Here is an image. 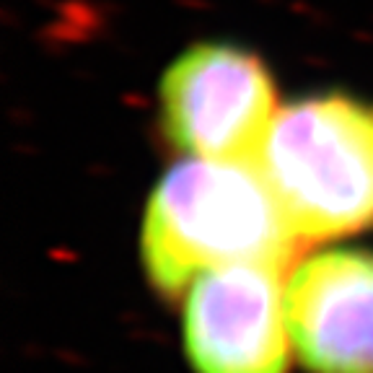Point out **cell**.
<instances>
[{
	"mask_svg": "<svg viewBox=\"0 0 373 373\" xmlns=\"http://www.w3.org/2000/svg\"><path fill=\"white\" fill-rule=\"evenodd\" d=\"M298 246L255 163L186 158L148 197L140 249L151 285L166 296L231 264L290 270Z\"/></svg>",
	"mask_w": 373,
	"mask_h": 373,
	"instance_id": "cell-1",
	"label": "cell"
},
{
	"mask_svg": "<svg viewBox=\"0 0 373 373\" xmlns=\"http://www.w3.org/2000/svg\"><path fill=\"white\" fill-rule=\"evenodd\" d=\"M257 169L301 244L368 229L373 107L324 93L280 109Z\"/></svg>",
	"mask_w": 373,
	"mask_h": 373,
	"instance_id": "cell-2",
	"label": "cell"
},
{
	"mask_svg": "<svg viewBox=\"0 0 373 373\" xmlns=\"http://www.w3.org/2000/svg\"><path fill=\"white\" fill-rule=\"evenodd\" d=\"M278 111L262 60L231 44L189 47L161 81L163 133L186 158L257 166Z\"/></svg>",
	"mask_w": 373,
	"mask_h": 373,
	"instance_id": "cell-3",
	"label": "cell"
},
{
	"mask_svg": "<svg viewBox=\"0 0 373 373\" xmlns=\"http://www.w3.org/2000/svg\"><path fill=\"white\" fill-rule=\"evenodd\" d=\"M272 264H231L186 288L184 348L195 373H288L285 280Z\"/></svg>",
	"mask_w": 373,
	"mask_h": 373,
	"instance_id": "cell-4",
	"label": "cell"
},
{
	"mask_svg": "<svg viewBox=\"0 0 373 373\" xmlns=\"http://www.w3.org/2000/svg\"><path fill=\"white\" fill-rule=\"evenodd\" d=\"M290 342L311 373H373V255L324 249L285 280Z\"/></svg>",
	"mask_w": 373,
	"mask_h": 373,
	"instance_id": "cell-5",
	"label": "cell"
}]
</instances>
